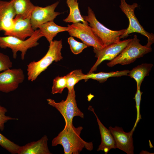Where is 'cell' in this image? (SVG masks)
Instances as JSON below:
<instances>
[{
    "label": "cell",
    "mask_w": 154,
    "mask_h": 154,
    "mask_svg": "<svg viewBox=\"0 0 154 154\" xmlns=\"http://www.w3.org/2000/svg\"><path fill=\"white\" fill-rule=\"evenodd\" d=\"M83 128L80 126L64 128L52 141V146L60 145L63 147L64 154H78L84 148L91 151L93 149L92 142H87L80 137Z\"/></svg>",
    "instance_id": "1"
},
{
    "label": "cell",
    "mask_w": 154,
    "mask_h": 154,
    "mask_svg": "<svg viewBox=\"0 0 154 154\" xmlns=\"http://www.w3.org/2000/svg\"><path fill=\"white\" fill-rule=\"evenodd\" d=\"M62 40H53L50 42L48 50L45 56L39 60L32 61L27 65L28 80L35 81L53 62H57L62 60Z\"/></svg>",
    "instance_id": "2"
},
{
    "label": "cell",
    "mask_w": 154,
    "mask_h": 154,
    "mask_svg": "<svg viewBox=\"0 0 154 154\" xmlns=\"http://www.w3.org/2000/svg\"><path fill=\"white\" fill-rule=\"evenodd\" d=\"M137 35H135L122 52L107 63V66L112 67L119 64L122 65L128 64L152 51L151 46L147 44L142 45Z\"/></svg>",
    "instance_id": "3"
},
{
    "label": "cell",
    "mask_w": 154,
    "mask_h": 154,
    "mask_svg": "<svg viewBox=\"0 0 154 154\" xmlns=\"http://www.w3.org/2000/svg\"><path fill=\"white\" fill-rule=\"evenodd\" d=\"M42 37L39 29L36 30L34 34L26 40L11 36H0V48H10L12 51L13 57L15 59L17 58V52L20 51L21 59L23 60L28 49L38 45L39 43L38 41Z\"/></svg>",
    "instance_id": "4"
},
{
    "label": "cell",
    "mask_w": 154,
    "mask_h": 154,
    "mask_svg": "<svg viewBox=\"0 0 154 154\" xmlns=\"http://www.w3.org/2000/svg\"><path fill=\"white\" fill-rule=\"evenodd\" d=\"M46 100L48 104L56 108L62 116L65 121L64 128L72 127L74 117L78 116L82 118H84V113L77 106L74 88L71 91L68 92L65 100H62L60 102H56L50 98L47 99Z\"/></svg>",
    "instance_id": "5"
},
{
    "label": "cell",
    "mask_w": 154,
    "mask_h": 154,
    "mask_svg": "<svg viewBox=\"0 0 154 154\" xmlns=\"http://www.w3.org/2000/svg\"><path fill=\"white\" fill-rule=\"evenodd\" d=\"M89 24L95 35L101 40L104 47L113 43L119 42L120 37L125 32L126 29L118 31L110 30L104 26L97 19L92 9L88 7V15L82 16Z\"/></svg>",
    "instance_id": "6"
},
{
    "label": "cell",
    "mask_w": 154,
    "mask_h": 154,
    "mask_svg": "<svg viewBox=\"0 0 154 154\" xmlns=\"http://www.w3.org/2000/svg\"><path fill=\"white\" fill-rule=\"evenodd\" d=\"M120 1L119 7L128 19L129 24L124 33L120 37V39L127 38L131 33H137L146 37L148 41L147 44L151 46L154 42V35L145 31L136 17L135 10L138 7V4L135 3L129 5L126 2L125 0H120Z\"/></svg>",
    "instance_id": "7"
},
{
    "label": "cell",
    "mask_w": 154,
    "mask_h": 154,
    "mask_svg": "<svg viewBox=\"0 0 154 154\" xmlns=\"http://www.w3.org/2000/svg\"><path fill=\"white\" fill-rule=\"evenodd\" d=\"M69 34L80 39L88 46L99 50L104 47L101 40L95 35L88 23L78 22L68 25Z\"/></svg>",
    "instance_id": "8"
},
{
    "label": "cell",
    "mask_w": 154,
    "mask_h": 154,
    "mask_svg": "<svg viewBox=\"0 0 154 154\" xmlns=\"http://www.w3.org/2000/svg\"><path fill=\"white\" fill-rule=\"evenodd\" d=\"M131 39L129 38L108 45L100 50L93 48L95 57L97 59L88 73L96 71L98 66L105 60L111 61L117 56L127 45Z\"/></svg>",
    "instance_id": "9"
},
{
    "label": "cell",
    "mask_w": 154,
    "mask_h": 154,
    "mask_svg": "<svg viewBox=\"0 0 154 154\" xmlns=\"http://www.w3.org/2000/svg\"><path fill=\"white\" fill-rule=\"evenodd\" d=\"M59 3V1H57L45 7L35 6L30 18L32 27L34 30L45 23L53 21L58 15L63 13L55 11Z\"/></svg>",
    "instance_id": "10"
},
{
    "label": "cell",
    "mask_w": 154,
    "mask_h": 154,
    "mask_svg": "<svg viewBox=\"0 0 154 154\" xmlns=\"http://www.w3.org/2000/svg\"><path fill=\"white\" fill-rule=\"evenodd\" d=\"M21 68H10L0 72V91L8 93L15 90L25 80Z\"/></svg>",
    "instance_id": "11"
},
{
    "label": "cell",
    "mask_w": 154,
    "mask_h": 154,
    "mask_svg": "<svg viewBox=\"0 0 154 154\" xmlns=\"http://www.w3.org/2000/svg\"><path fill=\"white\" fill-rule=\"evenodd\" d=\"M108 129L113 136L116 148L127 154H133L134 152L133 135L134 131L131 130L125 132L121 127L110 126Z\"/></svg>",
    "instance_id": "12"
},
{
    "label": "cell",
    "mask_w": 154,
    "mask_h": 154,
    "mask_svg": "<svg viewBox=\"0 0 154 154\" xmlns=\"http://www.w3.org/2000/svg\"><path fill=\"white\" fill-rule=\"evenodd\" d=\"M31 17L25 19L15 16L14 19V25L12 29L4 34L5 36H13L22 40L30 37L35 33L30 21Z\"/></svg>",
    "instance_id": "13"
},
{
    "label": "cell",
    "mask_w": 154,
    "mask_h": 154,
    "mask_svg": "<svg viewBox=\"0 0 154 154\" xmlns=\"http://www.w3.org/2000/svg\"><path fill=\"white\" fill-rule=\"evenodd\" d=\"M16 15L10 0L0 1V32L4 31L5 34L12 29Z\"/></svg>",
    "instance_id": "14"
},
{
    "label": "cell",
    "mask_w": 154,
    "mask_h": 154,
    "mask_svg": "<svg viewBox=\"0 0 154 154\" xmlns=\"http://www.w3.org/2000/svg\"><path fill=\"white\" fill-rule=\"evenodd\" d=\"M88 109L94 113L96 118L101 136V143L98 146L97 151H103L105 154H107L111 149L116 148L113 136L109 129L107 128L100 121L92 107L90 106Z\"/></svg>",
    "instance_id": "15"
},
{
    "label": "cell",
    "mask_w": 154,
    "mask_h": 154,
    "mask_svg": "<svg viewBox=\"0 0 154 154\" xmlns=\"http://www.w3.org/2000/svg\"><path fill=\"white\" fill-rule=\"evenodd\" d=\"M48 138L44 135L37 141H32L19 146L18 154H51L48 145Z\"/></svg>",
    "instance_id": "16"
},
{
    "label": "cell",
    "mask_w": 154,
    "mask_h": 154,
    "mask_svg": "<svg viewBox=\"0 0 154 154\" xmlns=\"http://www.w3.org/2000/svg\"><path fill=\"white\" fill-rule=\"evenodd\" d=\"M40 33L46 38L49 43L53 41L54 38L59 32L68 31V27L59 26L54 21H50L40 25L38 28Z\"/></svg>",
    "instance_id": "17"
},
{
    "label": "cell",
    "mask_w": 154,
    "mask_h": 154,
    "mask_svg": "<svg viewBox=\"0 0 154 154\" xmlns=\"http://www.w3.org/2000/svg\"><path fill=\"white\" fill-rule=\"evenodd\" d=\"M16 13V16L23 19L31 17L35 7L30 0H10Z\"/></svg>",
    "instance_id": "18"
},
{
    "label": "cell",
    "mask_w": 154,
    "mask_h": 154,
    "mask_svg": "<svg viewBox=\"0 0 154 154\" xmlns=\"http://www.w3.org/2000/svg\"><path fill=\"white\" fill-rule=\"evenodd\" d=\"M153 65L151 63H143L129 71L127 76L135 81L137 88H140L141 83L145 77L149 75Z\"/></svg>",
    "instance_id": "19"
},
{
    "label": "cell",
    "mask_w": 154,
    "mask_h": 154,
    "mask_svg": "<svg viewBox=\"0 0 154 154\" xmlns=\"http://www.w3.org/2000/svg\"><path fill=\"white\" fill-rule=\"evenodd\" d=\"M66 2L70 9V13L68 17L63 20L64 22L73 23H88L84 19L80 14L77 0H67Z\"/></svg>",
    "instance_id": "20"
},
{
    "label": "cell",
    "mask_w": 154,
    "mask_h": 154,
    "mask_svg": "<svg viewBox=\"0 0 154 154\" xmlns=\"http://www.w3.org/2000/svg\"><path fill=\"white\" fill-rule=\"evenodd\" d=\"M129 71V70H124L108 72H100L96 73L92 72L85 74L84 80L86 81L91 79L97 80L100 83H103L106 82L109 78L127 76Z\"/></svg>",
    "instance_id": "21"
},
{
    "label": "cell",
    "mask_w": 154,
    "mask_h": 154,
    "mask_svg": "<svg viewBox=\"0 0 154 154\" xmlns=\"http://www.w3.org/2000/svg\"><path fill=\"white\" fill-rule=\"evenodd\" d=\"M85 74L81 70H76L72 71L65 76L66 79V87L68 92L71 91L75 85L80 81L84 80Z\"/></svg>",
    "instance_id": "22"
},
{
    "label": "cell",
    "mask_w": 154,
    "mask_h": 154,
    "mask_svg": "<svg viewBox=\"0 0 154 154\" xmlns=\"http://www.w3.org/2000/svg\"><path fill=\"white\" fill-rule=\"evenodd\" d=\"M66 87V79L65 76H57L54 79L51 93L54 94H61Z\"/></svg>",
    "instance_id": "23"
},
{
    "label": "cell",
    "mask_w": 154,
    "mask_h": 154,
    "mask_svg": "<svg viewBox=\"0 0 154 154\" xmlns=\"http://www.w3.org/2000/svg\"><path fill=\"white\" fill-rule=\"evenodd\" d=\"M0 145L12 154H17L19 146L0 133Z\"/></svg>",
    "instance_id": "24"
},
{
    "label": "cell",
    "mask_w": 154,
    "mask_h": 154,
    "mask_svg": "<svg viewBox=\"0 0 154 154\" xmlns=\"http://www.w3.org/2000/svg\"><path fill=\"white\" fill-rule=\"evenodd\" d=\"M68 42L72 52L75 54L80 53L83 50L88 47L83 42H80L76 40L72 36L68 38Z\"/></svg>",
    "instance_id": "25"
},
{
    "label": "cell",
    "mask_w": 154,
    "mask_h": 154,
    "mask_svg": "<svg viewBox=\"0 0 154 154\" xmlns=\"http://www.w3.org/2000/svg\"><path fill=\"white\" fill-rule=\"evenodd\" d=\"M142 92L140 91V88L137 89L136 92L135 94L134 99L136 103V108L137 110V118L134 125L132 129L133 131L140 120L141 119V116L140 113V104L141 99V96Z\"/></svg>",
    "instance_id": "26"
},
{
    "label": "cell",
    "mask_w": 154,
    "mask_h": 154,
    "mask_svg": "<svg viewBox=\"0 0 154 154\" xmlns=\"http://www.w3.org/2000/svg\"><path fill=\"white\" fill-rule=\"evenodd\" d=\"M12 64L8 56L0 52V72L10 68Z\"/></svg>",
    "instance_id": "27"
},
{
    "label": "cell",
    "mask_w": 154,
    "mask_h": 154,
    "mask_svg": "<svg viewBox=\"0 0 154 154\" xmlns=\"http://www.w3.org/2000/svg\"><path fill=\"white\" fill-rule=\"evenodd\" d=\"M7 112V110L6 108L0 105V130L1 131L4 130V124L8 121L17 119V118L6 116L5 114Z\"/></svg>",
    "instance_id": "28"
},
{
    "label": "cell",
    "mask_w": 154,
    "mask_h": 154,
    "mask_svg": "<svg viewBox=\"0 0 154 154\" xmlns=\"http://www.w3.org/2000/svg\"><path fill=\"white\" fill-rule=\"evenodd\" d=\"M147 151H142L140 153V154H147V153L148 154H151V153H150L149 152L147 153Z\"/></svg>",
    "instance_id": "29"
}]
</instances>
